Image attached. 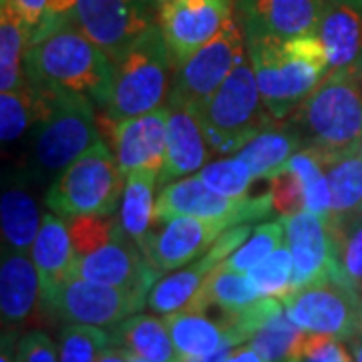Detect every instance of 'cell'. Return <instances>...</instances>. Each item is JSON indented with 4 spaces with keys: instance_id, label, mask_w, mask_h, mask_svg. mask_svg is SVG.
<instances>
[{
    "instance_id": "6da1fadb",
    "label": "cell",
    "mask_w": 362,
    "mask_h": 362,
    "mask_svg": "<svg viewBox=\"0 0 362 362\" xmlns=\"http://www.w3.org/2000/svg\"><path fill=\"white\" fill-rule=\"evenodd\" d=\"M25 75L33 87L77 95L95 107H107L115 66L75 23H65L28 47Z\"/></svg>"
},
{
    "instance_id": "7a4b0ae2",
    "label": "cell",
    "mask_w": 362,
    "mask_h": 362,
    "mask_svg": "<svg viewBox=\"0 0 362 362\" xmlns=\"http://www.w3.org/2000/svg\"><path fill=\"white\" fill-rule=\"evenodd\" d=\"M290 125L304 147L314 149L324 168L340 156L361 151L362 73L330 71L300 103Z\"/></svg>"
},
{
    "instance_id": "3957f363",
    "label": "cell",
    "mask_w": 362,
    "mask_h": 362,
    "mask_svg": "<svg viewBox=\"0 0 362 362\" xmlns=\"http://www.w3.org/2000/svg\"><path fill=\"white\" fill-rule=\"evenodd\" d=\"M264 107L274 119H284L330 73L328 57L318 35L294 39H262L247 42Z\"/></svg>"
},
{
    "instance_id": "277c9868",
    "label": "cell",
    "mask_w": 362,
    "mask_h": 362,
    "mask_svg": "<svg viewBox=\"0 0 362 362\" xmlns=\"http://www.w3.org/2000/svg\"><path fill=\"white\" fill-rule=\"evenodd\" d=\"M35 99L33 169L39 175H59L75 159L99 143L95 105L85 97L28 85Z\"/></svg>"
},
{
    "instance_id": "5b68a950",
    "label": "cell",
    "mask_w": 362,
    "mask_h": 362,
    "mask_svg": "<svg viewBox=\"0 0 362 362\" xmlns=\"http://www.w3.org/2000/svg\"><path fill=\"white\" fill-rule=\"evenodd\" d=\"M211 153H238L262 131L274 127V117L264 107L256 73L244 59L197 113Z\"/></svg>"
},
{
    "instance_id": "8992f818",
    "label": "cell",
    "mask_w": 362,
    "mask_h": 362,
    "mask_svg": "<svg viewBox=\"0 0 362 362\" xmlns=\"http://www.w3.org/2000/svg\"><path fill=\"white\" fill-rule=\"evenodd\" d=\"M125 173L103 141L95 143L52 180L45 204L61 218L113 216L125 189Z\"/></svg>"
},
{
    "instance_id": "52a82bcc",
    "label": "cell",
    "mask_w": 362,
    "mask_h": 362,
    "mask_svg": "<svg viewBox=\"0 0 362 362\" xmlns=\"http://www.w3.org/2000/svg\"><path fill=\"white\" fill-rule=\"evenodd\" d=\"M171 63L161 28L151 26L113 65L115 81L107 119L119 123L161 109L168 97Z\"/></svg>"
},
{
    "instance_id": "ba28073f",
    "label": "cell",
    "mask_w": 362,
    "mask_h": 362,
    "mask_svg": "<svg viewBox=\"0 0 362 362\" xmlns=\"http://www.w3.org/2000/svg\"><path fill=\"white\" fill-rule=\"evenodd\" d=\"M286 314L300 330L350 342L362 334V292L328 278L290 292Z\"/></svg>"
},
{
    "instance_id": "9c48e42d",
    "label": "cell",
    "mask_w": 362,
    "mask_h": 362,
    "mask_svg": "<svg viewBox=\"0 0 362 362\" xmlns=\"http://www.w3.org/2000/svg\"><path fill=\"white\" fill-rule=\"evenodd\" d=\"M272 209L270 192L256 197H226L209 189L197 175H189L161 189L156 204V221L165 223L173 218H197L235 228L268 218Z\"/></svg>"
},
{
    "instance_id": "30bf717a",
    "label": "cell",
    "mask_w": 362,
    "mask_h": 362,
    "mask_svg": "<svg viewBox=\"0 0 362 362\" xmlns=\"http://www.w3.org/2000/svg\"><path fill=\"white\" fill-rule=\"evenodd\" d=\"M246 49L244 30L238 18L232 16L216 39L177 66L169 90V103L185 105L199 113L233 69L246 59Z\"/></svg>"
},
{
    "instance_id": "8fae6325",
    "label": "cell",
    "mask_w": 362,
    "mask_h": 362,
    "mask_svg": "<svg viewBox=\"0 0 362 362\" xmlns=\"http://www.w3.org/2000/svg\"><path fill=\"white\" fill-rule=\"evenodd\" d=\"M42 302L66 324L113 328L129 316L139 314L147 304V296L83 278H66L49 292H42Z\"/></svg>"
},
{
    "instance_id": "7c38bea8",
    "label": "cell",
    "mask_w": 362,
    "mask_h": 362,
    "mask_svg": "<svg viewBox=\"0 0 362 362\" xmlns=\"http://www.w3.org/2000/svg\"><path fill=\"white\" fill-rule=\"evenodd\" d=\"M73 23L113 61V65L135 40L156 26L149 0H77Z\"/></svg>"
},
{
    "instance_id": "4fadbf2b",
    "label": "cell",
    "mask_w": 362,
    "mask_h": 362,
    "mask_svg": "<svg viewBox=\"0 0 362 362\" xmlns=\"http://www.w3.org/2000/svg\"><path fill=\"white\" fill-rule=\"evenodd\" d=\"M233 16V0H169L159 8V28L173 65H183L194 52L221 33Z\"/></svg>"
},
{
    "instance_id": "5bb4252c",
    "label": "cell",
    "mask_w": 362,
    "mask_h": 362,
    "mask_svg": "<svg viewBox=\"0 0 362 362\" xmlns=\"http://www.w3.org/2000/svg\"><path fill=\"white\" fill-rule=\"evenodd\" d=\"M282 223L286 230V246L290 247L294 262L292 292L328 278L340 282L334 238L328 221L304 209L296 216L282 218Z\"/></svg>"
},
{
    "instance_id": "9a60e30c",
    "label": "cell",
    "mask_w": 362,
    "mask_h": 362,
    "mask_svg": "<svg viewBox=\"0 0 362 362\" xmlns=\"http://www.w3.org/2000/svg\"><path fill=\"white\" fill-rule=\"evenodd\" d=\"M324 0H235V18L246 42L314 35Z\"/></svg>"
},
{
    "instance_id": "2e32d148",
    "label": "cell",
    "mask_w": 362,
    "mask_h": 362,
    "mask_svg": "<svg viewBox=\"0 0 362 362\" xmlns=\"http://www.w3.org/2000/svg\"><path fill=\"white\" fill-rule=\"evenodd\" d=\"M159 276L161 274L147 262L137 244L125 233L87 256H78L71 272V278L123 288L145 296L151 292Z\"/></svg>"
},
{
    "instance_id": "e0dca14e",
    "label": "cell",
    "mask_w": 362,
    "mask_h": 362,
    "mask_svg": "<svg viewBox=\"0 0 362 362\" xmlns=\"http://www.w3.org/2000/svg\"><path fill=\"white\" fill-rule=\"evenodd\" d=\"M168 119L169 109L161 107L119 123L111 121L109 141L125 177L135 171L161 175L168 153Z\"/></svg>"
},
{
    "instance_id": "ac0fdd59",
    "label": "cell",
    "mask_w": 362,
    "mask_h": 362,
    "mask_svg": "<svg viewBox=\"0 0 362 362\" xmlns=\"http://www.w3.org/2000/svg\"><path fill=\"white\" fill-rule=\"evenodd\" d=\"M226 230L230 228L220 221L173 218L149 238L143 256L159 274L180 270L181 266L207 254Z\"/></svg>"
},
{
    "instance_id": "d6986e66",
    "label": "cell",
    "mask_w": 362,
    "mask_h": 362,
    "mask_svg": "<svg viewBox=\"0 0 362 362\" xmlns=\"http://www.w3.org/2000/svg\"><path fill=\"white\" fill-rule=\"evenodd\" d=\"M316 35L330 71L362 73V0H324Z\"/></svg>"
},
{
    "instance_id": "ffe728a7",
    "label": "cell",
    "mask_w": 362,
    "mask_h": 362,
    "mask_svg": "<svg viewBox=\"0 0 362 362\" xmlns=\"http://www.w3.org/2000/svg\"><path fill=\"white\" fill-rule=\"evenodd\" d=\"M168 109V153L159 175L161 185L199 173L211 153L197 113L185 105L175 103H169Z\"/></svg>"
},
{
    "instance_id": "44dd1931",
    "label": "cell",
    "mask_w": 362,
    "mask_h": 362,
    "mask_svg": "<svg viewBox=\"0 0 362 362\" xmlns=\"http://www.w3.org/2000/svg\"><path fill=\"white\" fill-rule=\"evenodd\" d=\"M0 223H2V247L30 254L42 218L25 171H11L4 173L2 177Z\"/></svg>"
},
{
    "instance_id": "7402d4cb",
    "label": "cell",
    "mask_w": 362,
    "mask_h": 362,
    "mask_svg": "<svg viewBox=\"0 0 362 362\" xmlns=\"http://www.w3.org/2000/svg\"><path fill=\"white\" fill-rule=\"evenodd\" d=\"M42 284L30 254L2 247L0 262V312L4 324H23L35 312Z\"/></svg>"
},
{
    "instance_id": "603a6c76",
    "label": "cell",
    "mask_w": 362,
    "mask_h": 362,
    "mask_svg": "<svg viewBox=\"0 0 362 362\" xmlns=\"http://www.w3.org/2000/svg\"><path fill=\"white\" fill-rule=\"evenodd\" d=\"M30 258L39 270L42 292H49L54 286L65 282L66 278H71L77 252L73 246L65 218L52 211L42 216L37 240L30 247Z\"/></svg>"
},
{
    "instance_id": "cb8c5ba5",
    "label": "cell",
    "mask_w": 362,
    "mask_h": 362,
    "mask_svg": "<svg viewBox=\"0 0 362 362\" xmlns=\"http://www.w3.org/2000/svg\"><path fill=\"white\" fill-rule=\"evenodd\" d=\"M111 342L117 349H123L145 362H185L173 344L165 320L156 316H129L113 326Z\"/></svg>"
},
{
    "instance_id": "d4e9b609",
    "label": "cell",
    "mask_w": 362,
    "mask_h": 362,
    "mask_svg": "<svg viewBox=\"0 0 362 362\" xmlns=\"http://www.w3.org/2000/svg\"><path fill=\"white\" fill-rule=\"evenodd\" d=\"M302 145V137L292 125L280 129L270 127L238 151V157L246 163L254 180H274L284 173L286 163L300 151Z\"/></svg>"
},
{
    "instance_id": "484cf974",
    "label": "cell",
    "mask_w": 362,
    "mask_h": 362,
    "mask_svg": "<svg viewBox=\"0 0 362 362\" xmlns=\"http://www.w3.org/2000/svg\"><path fill=\"white\" fill-rule=\"evenodd\" d=\"M157 175L151 171H135L127 175L125 189L121 197L119 221L127 238H131L137 247L145 252L151 233V223L156 218V194Z\"/></svg>"
},
{
    "instance_id": "4316f807",
    "label": "cell",
    "mask_w": 362,
    "mask_h": 362,
    "mask_svg": "<svg viewBox=\"0 0 362 362\" xmlns=\"http://www.w3.org/2000/svg\"><path fill=\"white\" fill-rule=\"evenodd\" d=\"M30 47V30L11 4L0 0V89L14 90L26 85L25 57Z\"/></svg>"
},
{
    "instance_id": "83f0119b",
    "label": "cell",
    "mask_w": 362,
    "mask_h": 362,
    "mask_svg": "<svg viewBox=\"0 0 362 362\" xmlns=\"http://www.w3.org/2000/svg\"><path fill=\"white\" fill-rule=\"evenodd\" d=\"M216 266L218 264L214 259L204 256L189 268H183V270L169 274L165 278H159L156 286L151 288V292L147 294V306L163 316L187 310L197 296L207 274Z\"/></svg>"
},
{
    "instance_id": "f1b7e54d",
    "label": "cell",
    "mask_w": 362,
    "mask_h": 362,
    "mask_svg": "<svg viewBox=\"0 0 362 362\" xmlns=\"http://www.w3.org/2000/svg\"><path fill=\"white\" fill-rule=\"evenodd\" d=\"M330 187L328 223L350 220L362 214V153L352 151L332 159L326 165Z\"/></svg>"
},
{
    "instance_id": "f546056e",
    "label": "cell",
    "mask_w": 362,
    "mask_h": 362,
    "mask_svg": "<svg viewBox=\"0 0 362 362\" xmlns=\"http://www.w3.org/2000/svg\"><path fill=\"white\" fill-rule=\"evenodd\" d=\"M259 298L264 296H259L254 290L247 276H244L242 272L228 270L220 264L207 274V278L204 280L197 296L187 310L204 312L209 306H218L223 314H228V312H238L246 308Z\"/></svg>"
},
{
    "instance_id": "4dcf8cb0",
    "label": "cell",
    "mask_w": 362,
    "mask_h": 362,
    "mask_svg": "<svg viewBox=\"0 0 362 362\" xmlns=\"http://www.w3.org/2000/svg\"><path fill=\"white\" fill-rule=\"evenodd\" d=\"M173 344L185 361L214 354L226 340L221 322H214L204 312H175L163 318Z\"/></svg>"
},
{
    "instance_id": "1f68e13d",
    "label": "cell",
    "mask_w": 362,
    "mask_h": 362,
    "mask_svg": "<svg viewBox=\"0 0 362 362\" xmlns=\"http://www.w3.org/2000/svg\"><path fill=\"white\" fill-rule=\"evenodd\" d=\"M284 171L296 173V177L304 187L306 195V209L320 216L322 220L328 221L330 218V187H328V177H326V168L318 153L304 147L292 159L286 163Z\"/></svg>"
},
{
    "instance_id": "d6a6232c",
    "label": "cell",
    "mask_w": 362,
    "mask_h": 362,
    "mask_svg": "<svg viewBox=\"0 0 362 362\" xmlns=\"http://www.w3.org/2000/svg\"><path fill=\"white\" fill-rule=\"evenodd\" d=\"M328 226L334 238L340 282L362 292V214Z\"/></svg>"
},
{
    "instance_id": "836d02e7",
    "label": "cell",
    "mask_w": 362,
    "mask_h": 362,
    "mask_svg": "<svg viewBox=\"0 0 362 362\" xmlns=\"http://www.w3.org/2000/svg\"><path fill=\"white\" fill-rule=\"evenodd\" d=\"M304 330L290 320L286 308L274 314L268 322L250 338V346L258 352L264 362H290Z\"/></svg>"
},
{
    "instance_id": "e575fe53",
    "label": "cell",
    "mask_w": 362,
    "mask_h": 362,
    "mask_svg": "<svg viewBox=\"0 0 362 362\" xmlns=\"http://www.w3.org/2000/svg\"><path fill=\"white\" fill-rule=\"evenodd\" d=\"M113 346L111 332L99 326L66 324L59 334V362H97Z\"/></svg>"
},
{
    "instance_id": "d590c367",
    "label": "cell",
    "mask_w": 362,
    "mask_h": 362,
    "mask_svg": "<svg viewBox=\"0 0 362 362\" xmlns=\"http://www.w3.org/2000/svg\"><path fill=\"white\" fill-rule=\"evenodd\" d=\"M292 272H294V262L290 247L282 246L268 258L256 264L252 270H247L246 276L259 296L284 300L292 292Z\"/></svg>"
},
{
    "instance_id": "8d00e7d4",
    "label": "cell",
    "mask_w": 362,
    "mask_h": 362,
    "mask_svg": "<svg viewBox=\"0 0 362 362\" xmlns=\"http://www.w3.org/2000/svg\"><path fill=\"white\" fill-rule=\"evenodd\" d=\"M284 240L286 230L282 221L262 223L252 232V235L247 238L246 242L233 252L230 258L221 262V266L228 268V270L246 274L256 264H259L262 259H266L270 254H274L278 247L284 246Z\"/></svg>"
},
{
    "instance_id": "74e56055",
    "label": "cell",
    "mask_w": 362,
    "mask_h": 362,
    "mask_svg": "<svg viewBox=\"0 0 362 362\" xmlns=\"http://www.w3.org/2000/svg\"><path fill=\"white\" fill-rule=\"evenodd\" d=\"M69 233L73 240V246L78 256H87L90 252L115 242L123 235L121 221L107 214H89V216H75L66 218Z\"/></svg>"
},
{
    "instance_id": "f35d334b",
    "label": "cell",
    "mask_w": 362,
    "mask_h": 362,
    "mask_svg": "<svg viewBox=\"0 0 362 362\" xmlns=\"http://www.w3.org/2000/svg\"><path fill=\"white\" fill-rule=\"evenodd\" d=\"M35 123V99L26 83L14 90H2L0 95V137L2 143H14L25 135Z\"/></svg>"
},
{
    "instance_id": "ab89813d",
    "label": "cell",
    "mask_w": 362,
    "mask_h": 362,
    "mask_svg": "<svg viewBox=\"0 0 362 362\" xmlns=\"http://www.w3.org/2000/svg\"><path fill=\"white\" fill-rule=\"evenodd\" d=\"M209 189L226 197H244L254 181L247 165L240 157H228L207 163L199 173H195Z\"/></svg>"
},
{
    "instance_id": "60d3db41",
    "label": "cell",
    "mask_w": 362,
    "mask_h": 362,
    "mask_svg": "<svg viewBox=\"0 0 362 362\" xmlns=\"http://www.w3.org/2000/svg\"><path fill=\"white\" fill-rule=\"evenodd\" d=\"M290 362H354V358L340 340L304 332Z\"/></svg>"
},
{
    "instance_id": "b9f144b4",
    "label": "cell",
    "mask_w": 362,
    "mask_h": 362,
    "mask_svg": "<svg viewBox=\"0 0 362 362\" xmlns=\"http://www.w3.org/2000/svg\"><path fill=\"white\" fill-rule=\"evenodd\" d=\"M270 185L272 204L274 209L282 216V218H290L296 216L300 211L306 209V195H304V187L296 177V173L292 171H284L280 175H276Z\"/></svg>"
},
{
    "instance_id": "7bdbcfd3",
    "label": "cell",
    "mask_w": 362,
    "mask_h": 362,
    "mask_svg": "<svg viewBox=\"0 0 362 362\" xmlns=\"http://www.w3.org/2000/svg\"><path fill=\"white\" fill-rule=\"evenodd\" d=\"M16 362H59V350L42 330H30L18 340Z\"/></svg>"
},
{
    "instance_id": "ee69618b",
    "label": "cell",
    "mask_w": 362,
    "mask_h": 362,
    "mask_svg": "<svg viewBox=\"0 0 362 362\" xmlns=\"http://www.w3.org/2000/svg\"><path fill=\"white\" fill-rule=\"evenodd\" d=\"M11 4L23 16V21H25L28 30H30V39H33V35L39 30L40 23L45 18L49 0H11Z\"/></svg>"
},
{
    "instance_id": "f6af8a7d",
    "label": "cell",
    "mask_w": 362,
    "mask_h": 362,
    "mask_svg": "<svg viewBox=\"0 0 362 362\" xmlns=\"http://www.w3.org/2000/svg\"><path fill=\"white\" fill-rule=\"evenodd\" d=\"M16 349H18L16 334L4 332L2 334V349H0V362H16Z\"/></svg>"
},
{
    "instance_id": "bcb514c9",
    "label": "cell",
    "mask_w": 362,
    "mask_h": 362,
    "mask_svg": "<svg viewBox=\"0 0 362 362\" xmlns=\"http://www.w3.org/2000/svg\"><path fill=\"white\" fill-rule=\"evenodd\" d=\"M223 362H264V361H262V356H259L258 352L247 344V346L233 349Z\"/></svg>"
},
{
    "instance_id": "7dc6e473",
    "label": "cell",
    "mask_w": 362,
    "mask_h": 362,
    "mask_svg": "<svg viewBox=\"0 0 362 362\" xmlns=\"http://www.w3.org/2000/svg\"><path fill=\"white\" fill-rule=\"evenodd\" d=\"M97 362H145L141 358H137V356H133L129 352H125L123 349H117V346H109V349L105 350L103 354H101V358Z\"/></svg>"
},
{
    "instance_id": "c3c4849f",
    "label": "cell",
    "mask_w": 362,
    "mask_h": 362,
    "mask_svg": "<svg viewBox=\"0 0 362 362\" xmlns=\"http://www.w3.org/2000/svg\"><path fill=\"white\" fill-rule=\"evenodd\" d=\"M233 344L230 338L226 337V340H223V344H221L220 349L216 350L214 354H209V356H204V358H189V361L185 362H223L226 358H228V354L233 350Z\"/></svg>"
},
{
    "instance_id": "681fc988",
    "label": "cell",
    "mask_w": 362,
    "mask_h": 362,
    "mask_svg": "<svg viewBox=\"0 0 362 362\" xmlns=\"http://www.w3.org/2000/svg\"><path fill=\"white\" fill-rule=\"evenodd\" d=\"M350 352H352L354 362H362V334L350 340Z\"/></svg>"
},
{
    "instance_id": "f907efd6",
    "label": "cell",
    "mask_w": 362,
    "mask_h": 362,
    "mask_svg": "<svg viewBox=\"0 0 362 362\" xmlns=\"http://www.w3.org/2000/svg\"><path fill=\"white\" fill-rule=\"evenodd\" d=\"M169 0H149V4L153 6V8H161L163 4H168Z\"/></svg>"
},
{
    "instance_id": "816d5d0a",
    "label": "cell",
    "mask_w": 362,
    "mask_h": 362,
    "mask_svg": "<svg viewBox=\"0 0 362 362\" xmlns=\"http://www.w3.org/2000/svg\"><path fill=\"white\" fill-rule=\"evenodd\" d=\"M361 153H362V145H361Z\"/></svg>"
}]
</instances>
